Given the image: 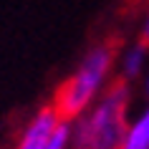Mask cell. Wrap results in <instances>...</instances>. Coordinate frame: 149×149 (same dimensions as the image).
I'll return each mask as SVG.
<instances>
[{
    "instance_id": "obj_2",
    "label": "cell",
    "mask_w": 149,
    "mask_h": 149,
    "mask_svg": "<svg viewBox=\"0 0 149 149\" xmlns=\"http://www.w3.org/2000/svg\"><path fill=\"white\" fill-rule=\"evenodd\" d=\"M116 61H119L116 38H106L96 43L94 48H88V53L81 58L79 68L58 86L53 96V109L61 114V119L73 121L101 96Z\"/></svg>"
},
{
    "instance_id": "obj_3",
    "label": "cell",
    "mask_w": 149,
    "mask_h": 149,
    "mask_svg": "<svg viewBox=\"0 0 149 149\" xmlns=\"http://www.w3.org/2000/svg\"><path fill=\"white\" fill-rule=\"evenodd\" d=\"M63 119L61 114L53 109V104L43 106L40 111H36V116L25 124V129L18 136L15 149H51L53 144V134L58 129Z\"/></svg>"
},
{
    "instance_id": "obj_1",
    "label": "cell",
    "mask_w": 149,
    "mask_h": 149,
    "mask_svg": "<svg viewBox=\"0 0 149 149\" xmlns=\"http://www.w3.org/2000/svg\"><path fill=\"white\" fill-rule=\"evenodd\" d=\"M129 81H109L101 96L81 116L71 121V147L68 149H121L129 129Z\"/></svg>"
},
{
    "instance_id": "obj_4",
    "label": "cell",
    "mask_w": 149,
    "mask_h": 149,
    "mask_svg": "<svg viewBox=\"0 0 149 149\" xmlns=\"http://www.w3.org/2000/svg\"><path fill=\"white\" fill-rule=\"evenodd\" d=\"M147 48L144 43H134L119 56V79H124L132 84L134 79H139L141 71H144V61H147Z\"/></svg>"
},
{
    "instance_id": "obj_7",
    "label": "cell",
    "mask_w": 149,
    "mask_h": 149,
    "mask_svg": "<svg viewBox=\"0 0 149 149\" xmlns=\"http://www.w3.org/2000/svg\"><path fill=\"white\" fill-rule=\"evenodd\" d=\"M144 91H147V96H149V76H147V84H144Z\"/></svg>"
},
{
    "instance_id": "obj_6",
    "label": "cell",
    "mask_w": 149,
    "mask_h": 149,
    "mask_svg": "<svg viewBox=\"0 0 149 149\" xmlns=\"http://www.w3.org/2000/svg\"><path fill=\"white\" fill-rule=\"evenodd\" d=\"M141 43L149 46V13H147V20H144V31H141Z\"/></svg>"
},
{
    "instance_id": "obj_5",
    "label": "cell",
    "mask_w": 149,
    "mask_h": 149,
    "mask_svg": "<svg viewBox=\"0 0 149 149\" xmlns=\"http://www.w3.org/2000/svg\"><path fill=\"white\" fill-rule=\"evenodd\" d=\"M121 149H149V104L126 129Z\"/></svg>"
}]
</instances>
